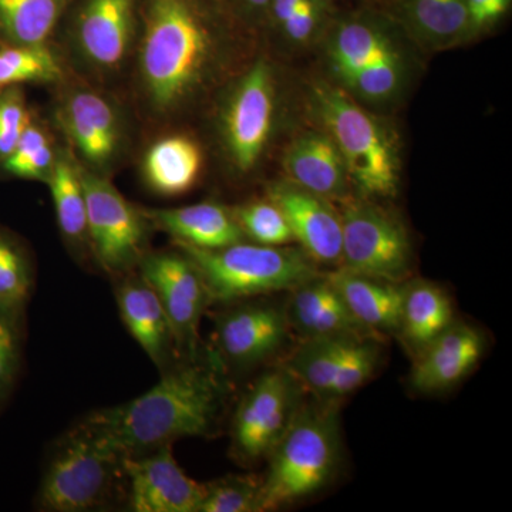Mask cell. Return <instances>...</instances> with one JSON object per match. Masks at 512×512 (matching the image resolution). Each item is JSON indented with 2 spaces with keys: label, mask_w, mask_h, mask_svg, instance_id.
<instances>
[{
  "label": "cell",
  "mask_w": 512,
  "mask_h": 512,
  "mask_svg": "<svg viewBox=\"0 0 512 512\" xmlns=\"http://www.w3.org/2000/svg\"><path fill=\"white\" fill-rule=\"evenodd\" d=\"M123 476L128 481V507L134 512H200L205 484L185 474L165 444L124 458Z\"/></svg>",
  "instance_id": "9a60e30c"
},
{
  "label": "cell",
  "mask_w": 512,
  "mask_h": 512,
  "mask_svg": "<svg viewBox=\"0 0 512 512\" xmlns=\"http://www.w3.org/2000/svg\"><path fill=\"white\" fill-rule=\"evenodd\" d=\"M175 245L197 266L211 303L244 301L292 291L320 275L315 262L302 249L286 245L269 247L244 241L218 249Z\"/></svg>",
  "instance_id": "5b68a950"
},
{
  "label": "cell",
  "mask_w": 512,
  "mask_h": 512,
  "mask_svg": "<svg viewBox=\"0 0 512 512\" xmlns=\"http://www.w3.org/2000/svg\"><path fill=\"white\" fill-rule=\"evenodd\" d=\"M285 313L289 328L302 339L370 336L350 313L328 275L320 274L293 288Z\"/></svg>",
  "instance_id": "7402d4cb"
},
{
  "label": "cell",
  "mask_w": 512,
  "mask_h": 512,
  "mask_svg": "<svg viewBox=\"0 0 512 512\" xmlns=\"http://www.w3.org/2000/svg\"><path fill=\"white\" fill-rule=\"evenodd\" d=\"M87 205V237L94 261L111 278L138 268L147 254L150 221L110 183L80 164Z\"/></svg>",
  "instance_id": "52a82bcc"
},
{
  "label": "cell",
  "mask_w": 512,
  "mask_h": 512,
  "mask_svg": "<svg viewBox=\"0 0 512 512\" xmlns=\"http://www.w3.org/2000/svg\"><path fill=\"white\" fill-rule=\"evenodd\" d=\"M72 8L77 53L97 72H117L137 39L140 0H74Z\"/></svg>",
  "instance_id": "4fadbf2b"
},
{
  "label": "cell",
  "mask_w": 512,
  "mask_h": 512,
  "mask_svg": "<svg viewBox=\"0 0 512 512\" xmlns=\"http://www.w3.org/2000/svg\"><path fill=\"white\" fill-rule=\"evenodd\" d=\"M512 0H466L474 35L493 29L510 12Z\"/></svg>",
  "instance_id": "f35d334b"
},
{
  "label": "cell",
  "mask_w": 512,
  "mask_h": 512,
  "mask_svg": "<svg viewBox=\"0 0 512 512\" xmlns=\"http://www.w3.org/2000/svg\"><path fill=\"white\" fill-rule=\"evenodd\" d=\"M333 2H336V0H333ZM360 2H367V3H384L386 0H360Z\"/></svg>",
  "instance_id": "60d3db41"
},
{
  "label": "cell",
  "mask_w": 512,
  "mask_h": 512,
  "mask_svg": "<svg viewBox=\"0 0 512 512\" xmlns=\"http://www.w3.org/2000/svg\"><path fill=\"white\" fill-rule=\"evenodd\" d=\"M55 205L57 225L74 252H90L87 237L86 195L80 175V163L69 153L57 154L47 180Z\"/></svg>",
  "instance_id": "83f0119b"
},
{
  "label": "cell",
  "mask_w": 512,
  "mask_h": 512,
  "mask_svg": "<svg viewBox=\"0 0 512 512\" xmlns=\"http://www.w3.org/2000/svg\"><path fill=\"white\" fill-rule=\"evenodd\" d=\"M137 269L163 303L178 360L197 355L201 319L211 305L197 266L181 251L147 252Z\"/></svg>",
  "instance_id": "7c38bea8"
},
{
  "label": "cell",
  "mask_w": 512,
  "mask_h": 512,
  "mask_svg": "<svg viewBox=\"0 0 512 512\" xmlns=\"http://www.w3.org/2000/svg\"><path fill=\"white\" fill-rule=\"evenodd\" d=\"M380 346L366 335L302 339L284 366L302 390L338 402L375 375Z\"/></svg>",
  "instance_id": "9c48e42d"
},
{
  "label": "cell",
  "mask_w": 512,
  "mask_h": 512,
  "mask_svg": "<svg viewBox=\"0 0 512 512\" xmlns=\"http://www.w3.org/2000/svg\"><path fill=\"white\" fill-rule=\"evenodd\" d=\"M62 67L46 46H6L0 49V90L25 83H52Z\"/></svg>",
  "instance_id": "4dcf8cb0"
},
{
  "label": "cell",
  "mask_w": 512,
  "mask_h": 512,
  "mask_svg": "<svg viewBox=\"0 0 512 512\" xmlns=\"http://www.w3.org/2000/svg\"><path fill=\"white\" fill-rule=\"evenodd\" d=\"M123 461L124 457L84 419L53 447L37 490V510H97L109 501L123 476Z\"/></svg>",
  "instance_id": "8992f818"
},
{
  "label": "cell",
  "mask_w": 512,
  "mask_h": 512,
  "mask_svg": "<svg viewBox=\"0 0 512 512\" xmlns=\"http://www.w3.org/2000/svg\"><path fill=\"white\" fill-rule=\"evenodd\" d=\"M154 228L174 238L175 244L218 249L244 241L232 211L217 202H200L171 210H143Z\"/></svg>",
  "instance_id": "cb8c5ba5"
},
{
  "label": "cell",
  "mask_w": 512,
  "mask_h": 512,
  "mask_svg": "<svg viewBox=\"0 0 512 512\" xmlns=\"http://www.w3.org/2000/svg\"><path fill=\"white\" fill-rule=\"evenodd\" d=\"M274 114V73L259 60L235 82L221 114L222 143L239 174L251 173L264 156Z\"/></svg>",
  "instance_id": "30bf717a"
},
{
  "label": "cell",
  "mask_w": 512,
  "mask_h": 512,
  "mask_svg": "<svg viewBox=\"0 0 512 512\" xmlns=\"http://www.w3.org/2000/svg\"><path fill=\"white\" fill-rule=\"evenodd\" d=\"M30 116L22 94L15 87L0 90V164L15 150Z\"/></svg>",
  "instance_id": "74e56055"
},
{
  "label": "cell",
  "mask_w": 512,
  "mask_h": 512,
  "mask_svg": "<svg viewBox=\"0 0 512 512\" xmlns=\"http://www.w3.org/2000/svg\"><path fill=\"white\" fill-rule=\"evenodd\" d=\"M261 490V477H222L205 484L200 512H261Z\"/></svg>",
  "instance_id": "e575fe53"
},
{
  "label": "cell",
  "mask_w": 512,
  "mask_h": 512,
  "mask_svg": "<svg viewBox=\"0 0 512 512\" xmlns=\"http://www.w3.org/2000/svg\"><path fill=\"white\" fill-rule=\"evenodd\" d=\"M232 16L265 19L272 0H218Z\"/></svg>",
  "instance_id": "ab89813d"
},
{
  "label": "cell",
  "mask_w": 512,
  "mask_h": 512,
  "mask_svg": "<svg viewBox=\"0 0 512 512\" xmlns=\"http://www.w3.org/2000/svg\"><path fill=\"white\" fill-rule=\"evenodd\" d=\"M285 308L248 303L228 309L215 322V355L224 366L248 369L284 348L289 333Z\"/></svg>",
  "instance_id": "2e32d148"
},
{
  "label": "cell",
  "mask_w": 512,
  "mask_h": 512,
  "mask_svg": "<svg viewBox=\"0 0 512 512\" xmlns=\"http://www.w3.org/2000/svg\"><path fill=\"white\" fill-rule=\"evenodd\" d=\"M299 404L291 423L268 454L262 477L261 512L298 503L325 488L340 460L336 402Z\"/></svg>",
  "instance_id": "3957f363"
},
{
  "label": "cell",
  "mask_w": 512,
  "mask_h": 512,
  "mask_svg": "<svg viewBox=\"0 0 512 512\" xmlns=\"http://www.w3.org/2000/svg\"><path fill=\"white\" fill-rule=\"evenodd\" d=\"M302 387L284 366L264 373L242 397L232 421V451L244 463L268 457L291 423Z\"/></svg>",
  "instance_id": "8fae6325"
},
{
  "label": "cell",
  "mask_w": 512,
  "mask_h": 512,
  "mask_svg": "<svg viewBox=\"0 0 512 512\" xmlns=\"http://www.w3.org/2000/svg\"><path fill=\"white\" fill-rule=\"evenodd\" d=\"M202 168L201 148L187 136L161 138L147 151L143 173L148 187L167 197L194 187Z\"/></svg>",
  "instance_id": "4316f807"
},
{
  "label": "cell",
  "mask_w": 512,
  "mask_h": 512,
  "mask_svg": "<svg viewBox=\"0 0 512 512\" xmlns=\"http://www.w3.org/2000/svg\"><path fill=\"white\" fill-rule=\"evenodd\" d=\"M383 6L404 35L424 49H453L476 37L466 0H386Z\"/></svg>",
  "instance_id": "44dd1931"
},
{
  "label": "cell",
  "mask_w": 512,
  "mask_h": 512,
  "mask_svg": "<svg viewBox=\"0 0 512 512\" xmlns=\"http://www.w3.org/2000/svg\"><path fill=\"white\" fill-rule=\"evenodd\" d=\"M288 181L329 201L348 198L349 175L335 141L326 131L296 138L284 156Z\"/></svg>",
  "instance_id": "603a6c76"
},
{
  "label": "cell",
  "mask_w": 512,
  "mask_h": 512,
  "mask_svg": "<svg viewBox=\"0 0 512 512\" xmlns=\"http://www.w3.org/2000/svg\"><path fill=\"white\" fill-rule=\"evenodd\" d=\"M23 315L0 308V406L8 400L22 365Z\"/></svg>",
  "instance_id": "d590c367"
},
{
  "label": "cell",
  "mask_w": 512,
  "mask_h": 512,
  "mask_svg": "<svg viewBox=\"0 0 512 512\" xmlns=\"http://www.w3.org/2000/svg\"><path fill=\"white\" fill-rule=\"evenodd\" d=\"M333 3V0H303L301 5L275 29L289 42L298 45L309 42L326 29L330 19L335 15Z\"/></svg>",
  "instance_id": "8d00e7d4"
},
{
  "label": "cell",
  "mask_w": 512,
  "mask_h": 512,
  "mask_svg": "<svg viewBox=\"0 0 512 512\" xmlns=\"http://www.w3.org/2000/svg\"><path fill=\"white\" fill-rule=\"evenodd\" d=\"M382 8H363L332 16L326 26V59L336 79L346 74L402 59L399 35L402 29Z\"/></svg>",
  "instance_id": "5bb4252c"
},
{
  "label": "cell",
  "mask_w": 512,
  "mask_h": 512,
  "mask_svg": "<svg viewBox=\"0 0 512 512\" xmlns=\"http://www.w3.org/2000/svg\"><path fill=\"white\" fill-rule=\"evenodd\" d=\"M224 369L215 352L177 360L146 393L97 410L86 420L124 458L208 436L227 396Z\"/></svg>",
  "instance_id": "7a4b0ae2"
},
{
  "label": "cell",
  "mask_w": 512,
  "mask_h": 512,
  "mask_svg": "<svg viewBox=\"0 0 512 512\" xmlns=\"http://www.w3.org/2000/svg\"><path fill=\"white\" fill-rule=\"evenodd\" d=\"M268 198L285 215L293 241L316 265L340 266L342 218L332 201L288 180L269 185Z\"/></svg>",
  "instance_id": "ac0fdd59"
},
{
  "label": "cell",
  "mask_w": 512,
  "mask_h": 512,
  "mask_svg": "<svg viewBox=\"0 0 512 512\" xmlns=\"http://www.w3.org/2000/svg\"><path fill=\"white\" fill-rule=\"evenodd\" d=\"M232 18L218 0H140L138 76L151 110L168 116L204 89Z\"/></svg>",
  "instance_id": "6da1fadb"
},
{
  "label": "cell",
  "mask_w": 512,
  "mask_h": 512,
  "mask_svg": "<svg viewBox=\"0 0 512 512\" xmlns=\"http://www.w3.org/2000/svg\"><path fill=\"white\" fill-rule=\"evenodd\" d=\"M56 156L45 130L30 121L15 150L2 161L0 167L12 177L47 183L52 174Z\"/></svg>",
  "instance_id": "1f68e13d"
},
{
  "label": "cell",
  "mask_w": 512,
  "mask_h": 512,
  "mask_svg": "<svg viewBox=\"0 0 512 512\" xmlns=\"http://www.w3.org/2000/svg\"><path fill=\"white\" fill-rule=\"evenodd\" d=\"M353 318L370 333H397L402 318L404 284L353 274L338 268L328 274Z\"/></svg>",
  "instance_id": "d4e9b609"
},
{
  "label": "cell",
  "mask_w": 512,
  "mask_h": 512,
  "mask_svg": "<svg viewBox=\"0 0 512 512\" xmlns=\"http://www.w3.org/2000/svg\"><path fill=\"white\" fill-rule=\"evenodd\" d=\"M404 57L389 60L366 67L357 72L346 74L339 79L340 87L350 96L369 101V103H384L392 100L400 92L404 83Z\"/></svg>",
  "instance_id": "836d02e7"
},
{
  "label": "cell",
  "mask_w": 512,
  "mask_h": 512,
  "mask_svg": "<svg viewBox=\"0 0 512 512\" xmlns=\"http://www.w3.org/2000/svg\"><path fill=\"white\" fill-rule=\"evenodd\" d=\"M33 284L35 272L25 245L0 227V308L25 315Z\"/></svg>",
  "instance_id": "f546056e"
},
{
  "label": "cell",
  "mask_w": 512,
  "mask_h": 512,
  "mask_svg": "<svg viewBox=\"0 0 512 512\" xmlns=\"http://www.w3.org/2000/svg\"><path fill=\"white\" fill-rule=\"evenodd\" d=\"M484 349L483 335L476 328L454 322L414 356L410 382L421 393L451 389L473 372Z\"/></svg>",
  "instance_id": "ffe728a7"
},
{
  "label": "cell",
  "mask_w": 512,
  "mask_h": 512,
  "mask_svg": "<svg viewBox=\"0 0 512 512\" xmlns=\"http://www.w3.org/2000/svg\"><path fill=\"white\" fill-rule=\"evenodd\" d=\"M313 106L335 141L350 183L363 198H392L400 183V158L393 134L340 86H313Z\"/></svg>",
  "instance_id": "277c9868"
},
{
  "label": "cell",
  "mask_w": 512,
  "mask_h": 512,
  "mask_svg": "<svg viewBox=\"0 0 512 512\" xmlns=\"http://www.w3.org/2000/svg\"><path fill=\"white\" fill-rule=\"evenodd\" d=\"M339 268L402 284L412 268V245L402 222L367 198H346Z\"/></svg>",
  "instance_id": "ba28073f"
},
{
  "label": "cell",
  "mask_w": 512,
  "mask_h": 512,
  "mask_svg": "<svg viewBox=\"0 0 512 512\" xmlns=\"http://www.w3.org/2000/svg\"><path fill=\"white\" fill-rule=\"evenodd\" d=\"M116 301L128 333L151 362L161 372L174 365L178 357L173 329L153 286L140 274L131 272L119 279Z\"/></svg>",
  "instance_id": "d6986e66"
},
{
  "label": "cell",
  "mask_w": 512,
  "mask_h": 512,
  "mask_svg": "<svg viewBox=\"0 0 512 512\" xmlns=\"http://www.w3.org/2000/svg\"><path fill=\"white\" fill-rule=\"evenodd\" d=\"M59 119L82 157L83 167L106 175L119 158L124 141L116 106L93 90H74L64 100Z\"/></svg>",
  "instance_id": "e0dca14e"
},
{
  "label": "cell",
  "mask_w": 512,
  "mask_h": 512,
  "mask_svg": "<svg viewBox=\"0 0 512 512\" xmlns=\"http://www.w3.org/2000/svg\"><path fill=\"white\" fill-rule=\"evenodd\" d=\"M74 0H0V40L8 46H46Z\"/></svg>",
  "instance_id": "f1b7e54d"
},
{
  "label": "cell",
  "mask_w": 512,
  "mask_h": 512,
  "mask_svg": "<svg viewBox=\"0 0 512 512\" xmlns=\"http://www.w3.org/2000/svg\"><path fill=\"white\" fill-rule=\"evenodd\" d=\"M453 323V303L439 285L429 281L404 284L402 318L397 335L414 356Z\"/></svg>",
  "instance_id": "484cf974"
},
{
  "label": "cell",
  "mask_w": 512,
  "mask_h": 512,
  "mask_svg": "<svg viewBox=\"0 0 512 512\" xmlns=\"http://www.w3.org/2000/svg\"><path fill=\"white\" fill-rule=\"evenodd\" d=\"M231 211L245 238L251 239L255 244L284 247L293 242L292 231L285 215L269 198L239 205Z\"/></svg>",
  "instance_id": "d6a6232c"
}]
</instances>
